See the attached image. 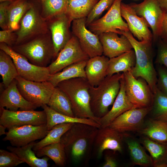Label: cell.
Here are the masks:
<instances>
[{"label": "cell", "instance_id": "obj_17", "mask_svg": "<svg viewBox=\"0 0 167 167\" xmlns=\"http://www.w3.org/2000/svg\"><path fill=\"white\" fill-rule=\"evenodd\" d=\"M122 133L109 126L98 128L93 145L97 158L101 157L107 150L114 152H122L124 135Z\"/></svg>", "mask_w": 167, "mask_h": 167}, {"label": "cell", "instance_id": "obj_18", "mask_svg": "<svg viewBox=\"0 0 167 167\" xmlns=\"http://www.w3.org/2000/svg\"><path fill=\"white\" fill-rule=\"evenodd\" d=\"M122 16L126 21L129 31L139 41H152V34L145 19L137 15L129 4L122 2L121 5Z\"/></svg>", "mask_w": 167, "mask_h": 167}, {"label": "cell", "instance_id": "obj_5", "mask_svg": "<svg viewBox=\"0 0 167 167\" xmlns=\"http://www.w3.org/2000/svg\"><path fill=\"white\" fill-rule=\"evenodd\" d=\"M11 47L30 62L40 67L48 66L51 61L56 58L49 30L27 42Z\"/></svg>", "mask_w": 167, "mask_h": 167}, {"label": "cell", "instance_id": "obj_25", "mask_svg": "<svg viewBox=\"0 0 167 167\" xmlns=\"http://www.w3.org/2000/svg\"><path fill=\"white\" fill-rule=\"evenodd\" d=\"M136 58L133 49L119 56L109 58L107 76L131 71L135 65Z\"/></svg>", "mask_w": 167, "mask_h": 167}, {"label": "cell", "instance_id": "obj_7", "mask_svg": "<svg viewBox=\"0 0 167 167\" xmlns=\"http://www.w3.org/2000/svg\"><path fill=\"white\" fill-rule=\"evenodd\" d=\"M15 79L19 91L27 101L37 107L48 104L55 87L51 83L29 80L19 75Z\"/></svg>", "mask_w": 167, "mask_h": 167}, {"label": "cell", "instance_id": "obj_38", "mask_svg": "<svg viewBox=\"0 0 167 167\" xmlns=\"http://www.w3.org/2000/svg\"><path fill=\"white\" fill-rule=\"evenodd\" d=\"M152 113L155 119L167 121V94L157 87L153 92Z\"/></svg>", "mask_w": 167, "mask_h": 167}, {"label": "cell", "instance_id": "obj_35", "mask_svg": "<svg viewBox=\"0 0 167 167\" xmlns=\"http://www.w3.org/2000/svg\"><path fill=\"white\" fill-rule=\"evenodd\" d=\"M74 123H64L57 125L49 131L46 136L41 141L35 142L32 149L35 152L42 147L60 142L62 135Z\"/></svg>", "mask_w": 167, "mask_h": 167}, {"label": "cell", "instance_id": "obj_9", "mask_svg": "<svg viewBox=\"0 0 167 167\" xmlns=\"http://www.w3.org/2000/svg\"><path fill=\"white\" fill-rule=\"evenodd\" d=\"M122 0H115L106 14L88 25L89 30L99 35L101 33L114 32L119 34L120 32L129 31L128 25L122 19L121 12Z\"/></svg>", "mask_w": 167, "mask_h": 167}, {"label": "cell", "instance_id": "obj_8", "mask_svg": "<svg viewBox=\"0 0 167 167\" xmlns=\"http://www.w3.org/2000/svg\"><path fill=\"white\" fill-rule=\"evenodd\" d=\"M126 93L135 108L151 107L153 92L146 81L136 78L131 71L123 73Z\"/></svg>", "mask_w": 167, "mask_h": 167}, {"label": "cell", "instance_id": "obj_47", "mask_svg": "<svg viewBox=\"0 0 167 167\" xmlns=\"http://www.w3.org/2000/svg\"><path fill=\"white\" fill-rule=\"evenodd\" d=\"M157 0L162 10L165 13H167V0Z\"/></svg>", "mask_w": 167, "mask_h": 167}, {"label": "cell", "instance_id": "obj_28", "mask_svg": "<svg viewBox=\"0 0 167 167\" xmlns=\"http://www.w3.org/2000/svg\"><path fill=\"white\" fill-rule=\"evenodd\" d=\"M33 4L28 0H16L11 2L8 9V29L13 31L19 29L22 18Z\"/></svg>", "mask_w": 167, "mask_h": 167}, {"label": "cell", "instance_id": "obj_4", "mask_svg": "<svg viewBox=\"0 0 167 167\" xmlns=\"http://www.w3.org/2000/svg\"><path fill=\"white\" fill-rule=\"evenodd\" d=\"M123 76V73H120L106 76L97 86L90 85L91 108L96 118L99 119L108 112L109 107L113 104L119 92Z\"/></svg>", "mask_w": 167, "mask_h": 167}, {"label": "cell", "instance_id": "obj_10", "mask_svg": "<svg viewBox=\"0 0 167 167\" xmlns=\"http://www.w3.org/2000/svg\"><path fill=\"white\" fill-rule=\"evenodd\" d=\"M0 49L9 55L12 59L19 75L24 79L32 81H48L51 74L48 66H39L30 62L22 55L15 52L5 43H0Z\"/></svg>", "mask_w": 167, "mask_h": 167}, {"label": "cell", "instance_id": "obj_32", "mask_svg": "<svg viewBox=\"0 0 167 167\" xmlns=\"http://www.w3.org/2000/svg\"><path fill=\"white\" fill-rule=\"evenodd\" d=\"M35 152L38 157H49L58 166L64 167L66 164L67 158L64 147L60 142L43 147Z\"/></svg>", "mask_w": 167, "mask_h": 167}, {"label": "cell", "instance_id": "obj_30", "mask_svg": "<svg viewBox=\"0 0 167 167\" xmlns=\"http://www.w3.org/2000/svg\"><path fill=\"white\" fill-rule=\"evenodd\" d=\"M47 105L58 113L71 117H75L69 99L57 86L54 87Z\"/></svg>", "mask_w": 167, "mask_h": 167}, {"label": "cell", "instance_id": "obj_26", "mask_svg": "<svg viewBox=\"0 0 167 167\" xmlns=\"http://www.w3.org/2000/svg\"><path fill=\"white\" fill-rule=\"evenodd\" d=\"M35 142H33L24 146L15 147L8 146L7 149L13 152L24 163L31 167H48L49 157L45 156L42 158H39L36 155L32 148Z\"/></svg>", "mask_w": 167, "mask_h": 167}, {"label": "cell", "instance_id": "obj_15", "mask_svg": "<svg viewBox=\"0 0 167 167\" xmlns=\"http://www.w3.org/2000/svg\"><path fill=\"white\" fill-rule=\"evenodd\" d=\"M49 131L46 124L40 126L27 125L14 127L8 129L2 140L9 141L12 146L21 147L43 139Z\"/></svg>", "mask_w": 167, "mask_h": 167}, {"label": "cell", "instance_id": "obj_43", "mask_svg": "<svg viewBox=\"0 0 167 167\" xmlns=\"http://www.w3.org/2000/svg\"><path fill=\"white\" fill-rule=\"evenodd\" d=\"M17 36L15 31L10 29L0 31V42L5 43L12 47L15 45Z\"/></svg>", "mask_w": 167, "mask_h": 167}, {"label": "cell", "instance_id": "obj_12", "mask_svg": "<svg viewBox=\"0 0 167 167\" xmlns=\"http://www.w3.org/2000/svg\"><path fill=\"white\" fill-rule=\"evenodd\" d=\"M138 16L144 18L152 31L153 41L160 37L161 26L165 13L157 0H144L139 3L129 4Z\"/></svg>", "mask_w": 167, "mask_h": 167}, {"label": "cell", "instance_id": "obj_51", "mask_svg": "<svg viewBox=\"0 0 167 167\" xmlns=\"http://www.w3.org/2000/svg\"><path fill=\"white\" fill-rule=\"evenodd\" d=\"M165 167H167V163H166L165 166Z\"/></svg>", "mask_w": 167, "mask_h": 167}, {"label": "cell", "instance_id": "obj_3", "mask_svg": "<svg viewBox=\"0 0 167 167\" xmlns=\"http://www.w3.org/2000/svg\"><path fill=\"white\" fill-rule=\"evenodd\" d=\"M120 35L127 37L135 51L136 63L131 71L133 75L136 78L144 79L154 92L157 87V75L153 63L152 41H137L130 31L120 32Z\"/></svg>", "mask_w": 167, "mask_h": 167}, {"label": "cell", "instance_id": "obj_19", "mask_svg": "<svg viewBox=\"0 0 167 167\" xmlns=\"http://www.w3.org/2000/svg\"><path fill=\"white\" fill-rule=\"evenodd\" d=\"M151 109V107L131 109L118 117L108 126L121 133L138 130Z\"/></svg>", "mask_w": 167, "mask_h": 167}, {"label": "cell", "instance_id": "obj_40", "mask_svg": "<svg viewBox=\"0 0 167 167\" xmlns=\"http://www.w3.org/2000/svg\"><path fill=\"white\" fill-rule=\"evenodd\" d=\"M24 162L14 153L0 150V167H14Z\"/></svg>", "mask_w": 167, "mask_h": 167}, {"label": "cell", "instance_id": "obj_45", "mask_svg": "<svg viewBox=\"0 0 167 167\" xmlns=\"http://www.w3.org/2000/svg\"><path fill=\"white\" fill-rule=\"evenodd\" d=\"M160 37L167 42V13H165L162 22Z\"/></svg>", "mask_w": 167, "mask_h": 167}, {"label": "cell", "instance_id": "obj_37", "mask_svg": "<svg viewBox=\"0 0 167 167\" xmlns=\"http://www.w3.org/2000/svg\"><path fill=\"white\" fill-rule=\"evenodd\" d=\"M133 163L135 165L147 166L152 164L151 158L136 140L129 139L126 142Z\"/></svg>", "mask_w": 167, "mask_h": 167}, {"label": "cell", "instance_id": "obj_31", "mask_svg": "<svg viewBox=\"0 0 167 167\" xmlns=\"http://www.w3.org/2000/svg\"><path fill=\"white\" fill-rule=\"evenodd\" d=\"M99 0H74L68 1L66 13L70 21L86 18Z\"/></svg>", "mask_w": 167, "mask_h": 167}, {"label": "cell", "instance_id": "obj_29", "mask_svg": "<svg viewBox=\"0 0 167 167\" xmlns=\"http://www.w3.org/2000/svg\"><path fill=\"white\" fill-rule=\"evenodd\" d=\"M141 133L153 141L167 144V121L151 120L141 130Z\"/></svg>", "mask_w": 167, "mask_h": 167}, {"label": "cell", "instance_id": "obj_20", "mask_svg": "<svg viewBox=\"0 0 167 167\" xmlns=\"http://www.w3.org/2000/svg\"><path fill=\"white\" fill-rule=\"evenodd\" d=\"M0 108L16 111L18 109L20 110H34L37 107L22 96L18 89L15 79L1 93Z\"/></svg>", "mask_w": 167, "mask_h": 167}, {"label": "cell", "instance_id": "obj_1", "mask_svg": "<svg viewBox=\"0 0 167 167\" xmlns=\"http://www.w3.org/2000/svg\"><path fill=\"white\" fill-rule=\"evenodd\" d=\"M99 128L82 123H74L62 136L67 158L78 164L89 156Z\"/></svg>", "mask_w": 167, "mask_h": 167}, {"label": "cell", "instance_id": "obj_46", "mask_svg": "<svg viewBox=\"0 0 167 167\" xmlns=\"http://www.w3.org/2000/svg\"><path fill=\"white\" fill-rule=\"evenodd\" d=\"M117 166V163L113 157L109 155L105 156L103 167H116Z\"/></svg>", "mask_w": 167, "mask_h": 167}, {"label": "cell", "instance_id": "obj_11", "mask_svg": "<svg viewBox=\"0 0 167 167\" xmlns=\"http://www.w3.org/2000/svg\"><path fill=\"white\" fill-rule=\"evenodd\" d=\"M47 117L43 110L11 111L0 108V124L9 129L27 125L40 126L46 124Z\"/></svg>", "mask_w": 167, "mask_h": 167}, {"label": "cell", "instance_id": "obj_50", "mask_svg": "<svg viewBox=\"0 0 167 167\" xmlns=\"http://www.w3.org/2000/svg\"><path fill=\"white\" fill-rule=\"evenodd\" d=\"M40 0V1H41V2H42L44 0Z\"/></svg>", "mask_w": 167, "mask_h": 167}, {"label": "cell", "instance_id": "obj_23", "mask_svg": "<svg viewBox=\"0 0 167 167\" xmlns=\"http://www.w3.org/2000/svg\"><path fill=\"white\" fill-rule=\"evenodd\" d=\"M109 58L103 55L89 58L85 68L86 78L90 85L96 87L107 76Z\"/></svg>", "mask_w": 167, "mask_h": 167}, {"label": "cell", "instance_id": "obj_27", "mask_svg": "<svg viewBox=\"0 0 167 167\" xmlns=\"http://www.w3.org/2000/svg\"><path fill=\"white\" fill-rule=\"evenodd\" d=\"M88 60L74 63L59 72L51 74L48 81L55 87L64 80L78 77L86 78L85 68Z\"/></svg>", "mask_w": 167, "mask_h": 167}, {"label": "cell", "instance_id": "obj_36", "mask_svg": "<svg viewBox=\"0 0 167 167\" xmlns=\"http://www.w3.org/2000/svg\"><path fill=\"white\" fill-rule=\"evenodd\" d=\"M68 0H44L41 2V15L46 21L66 13Z\"/></svg>", "mask_w": 167, "mask_h": 167}, {"label": "cell", "instance_id": "obj_13", "mask_svg": "<svg viewBox=\"0 0 167 167\" xmlns=\"http://www.w3.org/2000/svg\"><path fill=\"white\" fill-rule=\"evenodd\" d=\"M86 18L72 22L71 33L78 39L81 47L89 58L103 55V50L98 35L86 28Z\"/></svg>", "mask_w": 167, "mask_h": 167}, {"label": "cell", "instance_id": "obj_44", "mask_svg": "<svg viewBox=\"0 0 167 167\" xmlns=\"http://www.w3.org/2000/svg\"><path fill=\"white\" fill-rule=\"evenodd\" d=\"M11 2L5 1L0 3V27L2 30L8 29V9Z\"/></svg>", "mask_w": 167, "mask_h": 167}, {"label": "cell", "instance_id": "obj_42", "mask_svg": "<svg viewBox=\"0 0 167 167\" xmlns=\"http://www.w3.org/2000/svg\"><path fill=\"white\" fill-rule=\"evenodd\" d=\"M157 65V87L167 94V69L163 66Z\"/></svg>", "mask_w": 167, "mask_h": 167}, {"label": "cell", "instance_id": "obj_21", "mask_svg": "<svg viewBox=\"0 0 167 167\" xmlns=\"http://www.w3.org/2000/svg\"><path fill=\"white\" fill-rule=\"evenodd\" d=\"M107 32L98 35L101 44L103 55L109 58L116 57L133 49L130 42L123 35Z\"/></svg>", "mask_w": 167, "mask_h": 167}, {"label": "cell", "instance_id": "obj_14", "mask_svg": "<svg viewBox=\"0 0 167 167\" xmlns=\"http://www.w3.org/2000/svg\"><path fill=\"white\" fill-rule=\"evenodd\" d=\"M89 58L81 47L77 39L72 35L48 67L50 74H53L71 65Z\"/></svg>", "mask_w": 167, "mask_h": 167}, {"label": "cell", "instance_id": "obj_49", "mask_svg": "<svg viewBox=\"0 0 167 167\" xmlns=\"http://www.w3.org/2000/svg\"><path fill=\"white\" fill-rule=\"evenodd\" d=\"M15 0H0V2H1L5 1H9L12 2L15 1Z\"/></svg>", "mask_w": 167, "mask_h": 167}, {"label": "cell", "instance_id": "obj_33", "mask_svg": "<svg viewBox=\"0 0 167 167\" xmlns=\"http://www.w3.org/2000/svg\"><path fill=\"white\" fill-rule=\"evenodd\" d=\"M0 74L2 84L5 88L19 75L11 58L1 49L0 50Z\"/></svg>", "mask_w": 167, "mask_h": 167}, {"label": "cell", "instance_id": "obj_16", "mask_svg": "<svg viewBox=\"0 0 167 167\" xmlns=\"http://www.w3.org/2000/svg\"><path fill=\"white\" fill-rule=\"evenodd\" d=\"M46 21L51 34L56 58L72 36L70 31L71 23L66 13L55 16Z\"/></svg>", "mask_w": 167, "mask_h": 167}, {"label": "cell", "instance_id": "obj_52", "mask_svg": "<svg viewBox=\"0 0 167 167\" xmlns=\"http://www.w3.org/2000/svg\"><path fill=\"white\" fill-rule=\"evenodd\" d=\"M68 1H73L74 0H68Z\"/></svg>", "mask_w": 167, "mask_h": 167}, {"label": "cell", "instance_id": "obj_6", "mask_svg": "<svg viewBox=\"0 0 167 167\" xmlns=\"http://www.w3.org/2000/svg\"><path fill=\"white\" fill-rule=\"evenodd\" d=\"M49 31L47 22L41 15V8L33 3L22 18L19 29L15 31L17 36L15 45L27 42Z\"/></svg>", "mask_w": 167, "mask_h": 167}, {"label": "cell", "instance_id": "obj_34", "mask_svg": "<svg viewBox=\"0 0 167 167\" xmlns=\"http://www.w3.org/2000/svg\"><path fill=\"white\" fill-rule=\"evenodd\" d=\"M142 143L151 156L152 165L155 167H162L167 154V144L159 143L146 137L143 138Z\"/></svg>", "mask_w": 167, "mask_h": 167}, {"label": "cell", "instance_id": "obj_39", "mask_svg": "<svg viewBox=\"0 0 167 167\" xmlns=\"http://www.w3.org/2000/svg\"><path fill=\"white\" fill-rule=\"evenodd\" d=\"M115 0H99L86 17V26L96 19L105 11L109 10Z\"/></svg>", "mask_w": 167, "mask_h": 167}, {"label": "cell", "instance_id": "obj_22", "mask_svg": "<svg viewBox=\"0 0 167 167\" xmlns=\"http://www.w3.org/2000/svg\"><path fill=\"white\" fill-rule=\"evenodd\" d=\"M119 92L113 104L111 109L104 116L99 118L100 127L108 126L116 118L125 112L135 108L126 93L125 80L123 76L121 80Z\"/></svg>", "mask_w": 167, "mask_h": 167}, {"label": "cell", "instance_id": "obj_24", "mask_svg": "<svg viewBox=\"0 0 167 167\" xmlns=\"http://www.w3.org/2000/svg\"><path fill=\"white\" fill-rule=\"evenodd\" d=\"M41 107L46 114V126L48 131L51 129L55 126L64 123H82L99 128L100 127V125L98 123L91 119L80 118L64 115L53 110L46 104L42 105Z\"/></svg>", "mask_w": 167, "mask_h": 167}, {"label": "cell", "instance_id": "obj_2", "mask_svg": "<svg viewBox=\"0 0 167 167\" xmlns=\"http://www.w3.org/2000/svg\"><path fill=\"white\" fill-rule=\"evenodd\" d=\"M90 86L86 78L78 77L62 81L56 86L68 97L75 117L91 119L100 124L99 119L94 115L91 109Z\"/></svg>", "mask_w": 167, "mask_h": 167}, {"label": "cell", "instance_id": "obj_48", "mask_svg": "<svg viewBox=\"0 0 167 167\" xmlns=\"http://www.w3.org/2000/svg\"><path fill=\"white\" fill-rule=\"evenodd\" d=\"M6 128L2 124H0V135H5L6 132L5 130Z\"/></svg>", "mask_w": 167, "mask_h": 167}, {"label": "cell", "instance_id": "obj_41", "mask_svg": "<svg viewBox=\"0 0 167 167\" xmlns=\"http://www.w3.org/2000/svg\"><path fill=\"white\" fill-rule=\"evenodd\" d=\"M157 49L155 63L167 69V42L160 37L157 40Z\"/></svg>", "mask_w": 167, "mask_h": 167}]
</instances>
